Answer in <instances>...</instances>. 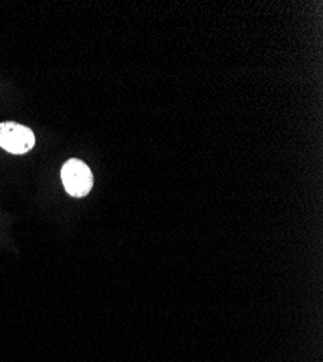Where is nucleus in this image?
Listing matches in <instances>:
<instances>
[{"label":"nucleus","instance_id":"f257e3e1","mask_svg":"<svg viewBox=\"0 0 323 362\" xmlns=\"http://www.w3.org/2000/svg\"><path fill=\"white\" fill-rule=\"evenodd\" d=\"M66 192L73 197H84L93 187V174L81 160L71 158L61 168Z\"/></svg>","mask_w":323,"mask_h":362},{"label":"nucleus","instance_id":"f03ea898","mask_svg":"<svg viewBox=\"0 0 323 362\" xmlns=\"http://www.w3.org/2000/svg\"><path fill=\"white\" fill-rule=\"evenodd\" d=\"M35 145L34 132L15 122L0 124V146L15 156L26 154Z\"/></svg>","mask_w":323,"mask_h":362}]
</instances>
